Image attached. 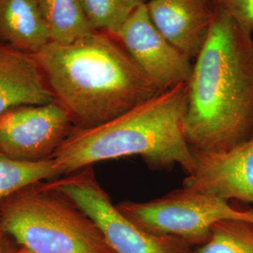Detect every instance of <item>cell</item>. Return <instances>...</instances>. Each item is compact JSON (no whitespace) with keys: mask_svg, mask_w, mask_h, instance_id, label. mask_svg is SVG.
<instances>
[{"mask_svg":"<svg viewBox=\"0 0 253 253\" xmlns=\"http://www.w3.org/2000/svg\"><path fill=\"white\" fill-rule=\"evenodd\" d=\"M54 100L73 127L87 129L161 93L118 38L103 31L33 55Z\"/></svg>","mask_w":253,"mask_h":253,"instance_id":"obj_1","label":"cell"},{"mask_svg":"<svg viewBox=\"0 0 253 253\" xmlns=\"http://www.w3.org/2000/svg\"><path fill=\"white\" fill-rule=\"evenodd\" d=\"M193 150L221 152L253 137V34L217 14L187 83Z\"/></svg>","mask_w":253,"mask_h":253,"instance_id":"obj_2","label":"cell"},{"mask_svg":"<svg viewBox=\"0 0 253 253\" xmlns=\"http://www.w3.org/2000/svg\"><path fill=\"white\" fill-rule=\"evenodd\" d=\"M187 104L188 87L183 83L102 125L73 127L52 159L62 176L95 163L132 156L155 169L178 165L190 174L195 159L185 134Z\"/></svg>","mask_w":253,"mask_h":253,"instance_id":"obj_3","label":"cell"},{"mask_svg":"<svg viewBox=\"0 0 253 253\" xmlns=\"http://www.w3.org/2000/svg\"><path fill=\"white\" fill-rule=\"evenodd\" d=\"M5 232L32 253H115L99 228L72 201L43 183L0 204Z\"/></svg>","mask_w":253,"mask_h":253,"instance_id":"obj_4","label":"cell"},{"mask_svg":"<svg viewBox=\"0 0 253 253\" xmlns=\"http://www.w3.org/2000/svg\"><path fill=\"white\" fill-rule=\"evenodd\" d=\"M117 207L127 218L146 231L174 236L190 245L204 244L212 227L219 221L235 219L253 223V208L236 209L229 201L184 187L156 199L125 201Z\"/></svg>","mask_w":253,"mask_h":253,"instance_id":"obj_5","label":"cell"},{"mask_svg":"<svg viewBox=\"0 0 253 253\" xmlns=\"http://www.w3.org/2000/svg\"><path fill=\"white\" fill-rule=\"evenodd\" d=\"M90 218L115 253H194L180 238L148 232L122 214L97 180L92 167L43 183Z\"/></svg>","mask_w":253,"mask_h":253,"instance_id":"obj_6","label":"cell"},{"mask_svg":"<svg viewBox=\"0 0 253 253\" xmlns=\"http://www.w3.org/2000/svg\"><path fill=\"white\" fill-rule=\"evenodd\" d=\"M73 128L55 101L12 107L0 115V151L23 162L49 160Z\"/></svg>","mask_w":253,"mask_h":253,"instance_id":"obj_7","label":"cell"},{"mask_svg":"<svg viewBox=\"0 0 253 253\" xmlns=\"http://www.w3.org/2000/svg\"><path fill=\"white\" fill-rule=\"evenodd\" d=\"M116 37L160 92L190 80L191 59L154 25L146 2L126 19Z\"/></svg>","mask_w":253,"mask_h":253,"instance_id":"obj_8","label":"cell"},{"mask_svg":"<svg viewBox=\"0 0 253 253\" xmlns=\"http://www.w3.org/2000/svg\"><path fill=\"white\" fill-rule=\"evenodd\" d=\"M193 154L194 171L187 174L182 187L229 202L253 204V137L227 151Z\"/></svg>","mask_w":253,"mask_h":253,"instance_id":"obj_9","label":"cell"},{"mask_svg":"<svg viewBox=\"0 0 253 253\" xmlns=\"http://www.w3.org/2000/svg\"><path fill=\"white\" fill-rule=\"evenodd\" d=\"M154 25L192 60L205 45L217 12L210 0H147Z\"/></svg>","mask_w":253,"mask_h":253,"instance_id":"obj_10","label":"cell"},{"mask_svg":"<svg viewBox=\"0 0 253 253\" xmlns=\"http://www.w3.org/2000/svg\"><path fill=\"white\" fill-rule=\"evenodd\" d=\"M53 101L34 56L0 42V115L19 105Z\"/></svg>","mask_w":253,"mask_h":253,"instance_id":"obj_11","label":"cell"},{"mask_svg":"<svg viewBox=\"0 0 253 253\" xmlns=\"http://www.w3.org/2000/svg\"><path fill=\"white\" fill-rule=\"evenodd\" d=\"M0 42L31 55L50 42L38 0H0Z\"/></svg>","mask_w":253,"mask_h":253,"instance_id":"obj_12","label":"cell"},{"mask_svg":"<svg viewBox=\"0 0 253 253\" xmlns=\"http://www.w3.org/2000/svg\"><path fill=\"white\" fill-rule=\"evenodd\" d=\"M50 42L70 43L96 31L80 0H38Z\"/></svg>","mask_w":253,"mask_h":253,"instance_id":"obj_13","label":"cell"},{"mask_svg":"<svg viewBox=\"0 0 253 253\" xmlns=\"http://www.w3.org/2000/svg\"><path fill=\"white\" fill-rule=\"evenodd\" d=\"M61 176L52 158L41 162H23L0 151V204L27 187Z\"/></svg>","mask_w":253,"mask_h":253,"instance_id":"obj_14","label":"cell"},{"mask_svg":"<svg viewBox=\"0 0 253 253\" xmlns=\"http://www.w3.org/2000/svg\"><path fill=\"white\" fill-rule=\"evenodd\" d=\"M194 253H253V222L235 219L217 222Z\"/></svg>","mask_w":253,"mask_h":253,"instance_id":"obj_15","label":"cell"},{"mask_svg":"<svg viewBox=\"0 0 253 253\" xmlns=\"http://www.w3.org/2000/svg\"><path fill=\"white\" fill-rule=\"evenodd\" d=\"M91 26L116 36L136 9L146 0H80Z\"/></svg>","mask_w":253,"mask_h":253,"instance_id":"obj_16","label":"cell"},{"mask_svg":"<svg viewBox=\"0 0 253 253\" xmlns=\"http://www.w3.org/2000/svg\"><path fill=\"white\" fill-rule=\"evenodd\" d=\"M217 14L226 16L253 34V0H210Z\"/></svg>","mask_w":253,"mask_h":253,"instance_id":"obj_17","label":"cell"},{"mask_svg":"<svg viewBox=\"0 0 253 253\" xmlns=\"http://www.w3.org/2000/svg\"><path fill=\"white\" fill-rule=\"evenodd\" d=\"M17 243L9 236L0 222V253H17L19 249L16 247Z\"/></svg>","mask_w":253,"mask_h":253,"instance_id":"obj_18","label":"cell"},{"mask_svg":"<svg viewBox=\"0 0 253 253\" xmlns=\"http://www.w3.org/2000/svg\"><path fill=\"white\" fill-rule=\"evenodd\" d=\"M17 253H30V252H28V251H27V250H25V249H23V248H20V249H19L18 252H17Z\"/></svg>","mask_w":253,"mask_h":253,"instance_id":"obj_19","label":"cell"},{"mask_svg":"<svg viewBox=\"0 0 253 253\" xmlns=\"http://www.w3.org/2000/svg\"><path fill=\"white\" fill-rule=\"evenodd\" d=\"M146 1H147V0H146Z\"/></svg>","mask_w":253,"mask_h":253,"instance_id":"obj_20","label":"cell"}]
</instances>
